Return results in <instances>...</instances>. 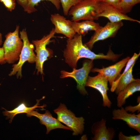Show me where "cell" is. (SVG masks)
<instances>
[{"instance_id": "1", "label": "cell", "mask_w": 140, "mask_h": 140, "mask_svg": "<svg viewBox=\"0 0 140 140\" xmlns=\"http://www.w3.org/2000/svg\"><path fill=\"white\" fill-rule=\"evenodd\" d=\"M82 37V35L76 33L72 38H68L66 41L64 56L65 62L73 69L76 67L77 62L81 58L92 60L105 59L113 61L117 59V54H115L110 48L106 55L103 53H95L83 44Z\"/></svg>"}, {"instance_id": "2", "label": "cell", "mask_w": 140, "mask_h": 140, "mask_svg": "<svg viewBox=\"0 0 140 140\" xmlns=\"http://www.w3.org/2000/svg\"><path fill=\"white\" fill-rule=\"evenodd\" d=\"M102 10V2L96 0H82L70 9L68 15L72 16V21L92 20L99 19Z\"/></svg>"}, {"instance_id": "3", "label": "cell", "mask_w": 140, "mask_h": 140, "mask_svg": "<svg viewBox=\"0 0 140 140\" xmlns=\"http://www.w3.org/2000/svg\"><path fill=\"white\" fill-rule=\"evenodd\" d=\"M19 26H17L15 30L10 32L5 36V40L3 47L4 57L9 64H13L19 59L23 43L19 35Z\"/></svg>"}, {"instance_id": "4", "label": "cell", "mask_w": 140, "mask_h": 140, "mask_svg": "<svg viewBox=\"0 0 140 140\" xmlns=\"http://www.w3.org/2000/svg\"><path fill=\"white\" fill-rule=\"evenodd\" d=\"M54 111L57 115L58 120L73 131V135H77L83 133L85 120L83 117H76L74 114L67 109L65 104L61 103Z\"/></svg>"}, {"instance_id": "5", "label": "cell", "mask_w": 140, "mask_h": 140, "mask_svg": "<svg viewBox=\"0 0 140 140\" xmlns=\"http://www.w3.org/2000/svg\"><path fill=\"white\" fill-rule=\"evenodd\" d=\"M55 33L54 28H53L49 34L44 36L41 39L33 40L32 41L36 48L35 51L36 53V68L37 70V74L39 73L41 74H44L43 65L44 62L48 59V58H51L53 56V51L51 49L47 48L46 46L53 41L50 39L54 37Z\"/></svg>"}, {"instance_id": "6", "label": "cell", "mask_w": 140, "mask_h": 140, "mask_svg": "<svg viewBox=\"0 0 140 140\" xmlns=\"http://www.w3.org/2000/svg\"><path fill=\"white\" fill-rule=\"evenodd\" d=\"M20 37L23 40V47L18 63L13 65L12 70L9 74L10 76L17 74V78L22 76V66L26 61L31 63L35 62L36 55L34 54L33 44L30 43L26 30L23 29L20 32Z\"/></svg>"}, {"instance_id": "7", "label": "cell", "mask_w": 140, "mask_h": 140, "mask_svg": "<svg viewBox=\"0 0 140 140\" xmlns=\"http://www.w3.org/2000/svg\"><path fill=\"white\" fill-rule=\"evenodd\" d=\"M93 60H84L81 68L79 69H76V68H73L72 71L71 72L61 70L60 78L63 79L67 77L73 78L76 82L77 88L80 93L83 95H87L88 93L85 87L88 74L93 67Z\"/></svg>"}, {"instance_id": "8", "label": "cell", "mask_w": 140, "mask_h": 140, "mask_svg": "<svg viewBox=\"0 0 140 140\" xmlns=\"http://www.w3.org/2000/svg\"><path fill=\"white\" fill-rule=\"evenodd\" d=\"M123 25V23L122 21L116 23L110 22H108L104 27L102 26L95 31L90 40L84 45L91 50L94 44L96 42L114 37Z\"/></svg>"}, {"instance_id": "9", "label": "cell", "mask_w": 140, "mask_h": 140, "mask_svg": "<svg viewBox=\"0 0 140 140\" xmlns=\"http://www.w3.org/2000/svg\"><path fill=\"white\" fill-rule=\"evenodd\" d=\"M108 81L101 74L99 73L94 76H88L86 84V86L92 87L99 91L103 98V106L110 108L112 103L109 99L107 91L109 90Z\"/></svg>"}, {"instance_id": "10", "label": "cell", "mask_w": 140, "mask_h": 140, "mask_svg": "<svg viewBox=\"0 0 140 140\" xmlns=\"http://www.w3.org/2000/svg\"><path fill=\"white\" fill-rule=\"evenodd\" d=\"M50 20L55 26V33L63 34L69 39L72 38L76 34L73 27V21L63 16L55 13L51 15Z\"/></svg>"}, {"instance_id": "11", "label": "cell", "mask_w": 140, "mask_h": 140, "mask_svg": "<svg viewBox=\"0 0 140 140\" xmlns=\"http://www.w3.org/2000/svg\"><path fill=\"white\" fill-rule=\"evenodd\" d=\"M33 110L27 113V116L29 117L34 116L39 118L41 124L46 126L47 134H48L51 130L57 128L72 130L69 128L62 125L57 119L53 117L52 114L48 110H46L44 114H41L38 113L37 111Z\"/></svg>"}, {"instance_id": "12", "label": "cell", "mask_w": 140, "mask_h": 140, "mask_svg": "<svg viewBox=\"0 0 140 140\" xmlns=\"http://www.w3.org/2000/svg\"><path fill=\"white\" fill-rule=\"evenodd\" d=\"M130 58V57H128L115 64L107 67L101 69L92 68L91 71L98 72L107 80L111 86Z\"/></svg>"}, {"instance_id": "13", "label": "cell", "mask_w": 140, "mask_h": 140, "mask_svg": "<svg viewBox=\"0 0 140 140\" xmlns=\"http://www.w3.org/2000/svg\"><path fill=\"white\" fill-rule=\"evenodd\" d=\"M102 10L98 15V17H104L110 20V22L116 23L123 20L135 22L140 23V21L129 17L121 12L114 7L104 2H101Z\"/></svg>"}, {"instance_id": "14", "label": "cell", "mask_w": 140, "mask_h": 140, "mask_svg": "<svg viewBox=\"0 0 140 140\" xmlns=\"http://www.w3.org/2000/svg\"><path fill=\"white\" fill-rule=\"evenodd\" d=\"M120 109H114L112 111V119L120 120L125 121L128 127L140 133V113L129 114L122 107Z\"/></svg>"}, {"instance_id": "15", "label": "cell", "mask_w": 140, "mask_h": 140, "mask_svg": "<svg viewBox=\"0 0 140 140\" xmlns=\"http://www.w3.org/2000/svg\"><path fill=\"white\" fill-rule=\"evenodd\" d=\"M106 120L103 118L94 123L92 128L94 137L93 140H112L114 138L115 131L112 128H107Z\"/></svg>"}, {"instance_id": "16", "label": "cell", "mask_w": 140, "mask_h": 140, "mask_svg": "<svg viewBox=\"0 0 140 140\" xmlns=\"http://www.w3.org/2000/svg\"><path fill=\"white\" fill-rule=\"evenodd\" d=\"M134 62L130 68L123 74L120 76L115 79L111 85L110 89L111 92L115 91V93L118 94L129 83L136 80L132 75L133 67L135 64Z\"/></svg>"}, {"instance_id": "17", "label": "cell", "mask_w": 140, "mask_h": 140, "mask_svg": "<svg viewBox=\"0 0 140 140\" xmlns=\"http://www.w3.org/2000/svg\"><path fill=\"white\" fill-rule=\"evenodd\" d=\"M140 91V80L139 79L132 81L118 94L117 106L121 108L125 104L126 100L135 92Z\"/></svg>"}, {"instance_id": "18", "label": "cell", "mask_w": 140, "mask_h": 140, "mask_svg": "<svg viewBox=\"0 0 140 140\" xmlns=\"http://www.w3.org/2000/svg\"><path fill=\"white\" fill-rule=\"evenodd\" d=\"M73 29L76 33L84 36L89 31H96L101 27L94 20H85L81 22L72 21Z\"/></svg>"}, {"instance_id": "19", "label": "cell", "mask_w": 140, "mask_h": 140, "mask_svg": "<svg viewBox=\"0 0 140 140\" xmlns=\"http://www.w3.org/2000/svg\"><path fill=\"white\" fill-rule=\"evenodd\" d=\"M41 99L37 100L36 104L32 107H28L24 102L22 103L17 107L11 110L8 111L5 110L3 111L4 115L6 117V119H10L9 122L11 123L15 116L17 114L21 113H27L30 111L35 109L38 107H42L45 106H38L39 103Z\"/></svg>"}, {"instance_id": "20", "label": "cell", "mask_w": 140, "mask_h": 140, "mask_svg": "<svg viewBox=\"0 0 140 140\" xmlns=\"http://www.w3.org/2000/svg\"><path fill=\"white\" fill-rule=\"evenodd\" d=\"M46 0L51 2L55 6L57 9L59 10L60 7V0H28L27 6L24 9L25 11L28 13H31L37 10L35 8V6L38 5V3L41 1Z\"/></svg>"}, {"instance_id": "21", "label": "cell", "mask_w": 140, "mask_h": 140, "mask_svg": "<svg viewBox=\"0 0 140 140\" xmlns=\"http://www.w3.org/2000/svg\"><path fill=\"white\" fill-rule=\"evenodd\" d=\"M140 2V0H121L117 9L125 14L130 12L134 6Z\"/></svg>"}, {"instance_id": "22", "label": "cell", "mask_w": 140, "mask_h": 140, "mask_svg": "<svg viewBox=\"0 0 140 140\" xmlns=\"http://www.w3.org/2000/svg\"><path fill=\"white\" fill-rule=\"evenodd\" d=\"M82 0H60L64 15H68V12L71 8Z\"/></svg>"}, {"instance_id": "23", "label": "cell", "mask_w": 140, "mask_h": 140, "mask_svg": "<svg viewBox=\"0 0 140 140\" xmlns=\"http://www.w3.org/2000/svg\"><path fill=\"white\" fill-rule=\"evenodd\" d=\"M118 139L119 140H140V135L129 136H126L123 134L122 132L120 131L118 135Z\"/></svg>"}, {"instance_id": "24", "label": "cell", "mask_w": 140, "mask_h": 140, "mask_svg": "<svg viewBox=\"0 0 140 140\" xmlns=\"http://www.w3.org/2000/svg\"><path fill=\"white\" fill-rule=\"evenodd\" d=\"M5 7L9 10L11 11L14 10L16 6L15 0H0Z\"/></svg>"}, {"instance_id": "25", "label": "cell", "mask_w": 140, "mask_h": 140, "mask_svg": "<svg viewBox=\"0 0 140 140\" xmlns=\"http://www.w3.org/2000/svg\"><path fill=\"white\" fill-rule=\"evenodd\" d=\"M139 101L138 104L137 105L135 106H129L126 107L124 108L127 111L131 112V113L134 112L138 110V112L140 111V101Z\"/></svg>"}, {"instance_id": "26", "label": "cell", "mask_w": 140, "mask_h": 140, "mask_svg": "<svg viewBox=\"0 0 140 140\" xmlns=\"http://www.w3.org/2000/svg\"><path fill=\"white\" fill-rule=\"evenodd\" d=\"M121 0H106L104 2L111 5L117 9Z\"/></svg>"}, {"instance_id": "27", "label": "cell", "mask_w": 140, "mask_h": 140, "mask_svg": "<svg viewBox=\"0 0 140 140\" xmlns=\"http://www.w3.org/2000/svg\"><path fill=\"white\" fill-rule=\"evenodd\" d=\"M6 61L4 57V52L3 47H0V64H5Z\"/></svg>"}, {"instance_id": "28", "label": "cell", "mask_w": 140, "mask_h": 140, "mask_svg": "<svg viewBox=\"0 0 140 140\" xmlns=\"http://www.w3.org/2000/svg\"><path fill=\"white\" fill-rule=\"evenodd\" d=\"M19 4L24 8V10L26 8L28 0H17Z\"/></svg>"}, {"instance_id": "29", "label": "cell", "mask_w": 140, "mask_h": 140, "mask_svg": "<svg viewBox=\"0 0 140 140\" xmlns=\"http://www.w3.org/2000/svg\"><path fill=\"white\" fill-rule=\"evenodd\" d=\"M2 34L0 32V46L2 44Z\"/></svg>"}, {"instance_id": "30", "label": "cell", "mask_w": 140, "mask_h": 140, "mask_svg": "<svg viewBox=\"0 0 140 140\" xmlns=\"http://www.w3.org/2000/svg\"><path fill=\"white\" fill-rule=\"evenodd\" d=\"M97 1L100 2H104L106 0H96Z\"/></svg>"}]
</instances>
